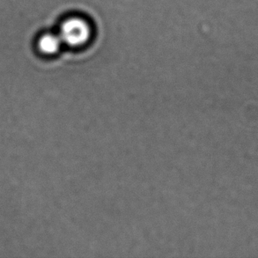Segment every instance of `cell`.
Wrapping results in <instances>:
<instances>
[{
	"label": "cell",
	"mask_w": 258,
	"mask_h": 258,
	"mask_svg": "<svg viewBox=\"0 0 258 258\" xmlns=\"http://www.w3.org/2000/svg\"><path fill=\"white\" fill-rule=\"evenodd\" d=\"M90 34V28L84 20L72 18L63 22L59 36L68 45L81 46L88 41Z\"/></svg>",
	"instance_id": "6da1fadb"
},
{
	"label": "cell",
	"mask_w": 258,
	"mask_h": 258,
	"mask_svg": "<svg viewBox=\"0 0 258 258\" xmlns=\"http://www.w3.org/2000/svg\"><path fill=\"white\" fill-rule=\"evenodd\" d=\"M62 42L59 35L45 34L39 38L37 47L42 54L53 55L59 50Z\"/></svg>",
	"instance_id": "7a4b0ae2"
}]
</instances>
